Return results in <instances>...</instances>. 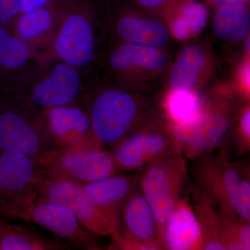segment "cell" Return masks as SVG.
<instances>
[{"instance_id": "cell-17", "label": "cell", "mask_w": 250, "mask_h": 250, "mask_svg": "<svg viewBox=\"0 0 250 250\" xmlns=\"http://www.w3.org/2000/svg\"><path fill=\"white\" fill-rule=\"evenodd\" d=\"M164 250H201V229L195 210L182 199L172 210L161 236Z\"/></svg>"}, {"instance_id": "cell-31", "label": "cell", "mask_w": 250, "mask_h": 250, "mask_svg": "<svg viewBox=\"0 0 250 250\" xmlns=\"http://www.w3.org/2000/svg\"><path fill=\"white\" fill-rule=\"evenodd\" d=\"M0 5L12 21L21 14V6L18 0H0Z\"/></svg>"}, {"instance_id": "cell-16", "label": "cell", "mask_w": 250, "mask_h": 250, "mask_svg": "<svg viewBox=\"0 0 250 250\" xmlns=\"http://www.w3.org/2000/svg\"><path fill=\"white\" fill-rule=\"evenodd\" d=\"M121 215L122 233L144 245L149 250H164L154 213L139 188L125 202Z\"/></svg>"}, {"instance_id": "cell-10", "label": "cell", "mask_w": 250, "mask_h": 250, "mask_svg": "<svg viewBox=\"0 0 250 250\" xmlns=\"http://www.w3.org/2000/svg\"><path fill=\"white\" fill-rule=\"evenodd\" d=\"M108 46L100 50L93 71L103 70L108 83L123 88H127L135 72L159 71L167 64V56L159 48L123 42H111Z\"/></svg>"}, {"instance_id": "cell-6", "label": "cell", "mask_w": 250, "mask_h": 250, "mask_svg": "<svg viewBox=\"0 0 250 250\" xmlns=\"http://www.w3.org/2000/svg\"><path fill=\"white\" fill-rule=\"evenodd\" d=\"M231 108L226 103L200 106L190 121L174 124L170 132L179 152L195 159L223 146L231 131Z\"/></svg>"}, {"instance_id": "cell-8", "label": "cell", "mask_w": 250, "mask_h": 250, "mask_svg": "<svg viewBox=\"0 0 250 250\" xmlns=\"http://www.w3.org/2000/svg\"><path fill=\"white\" fill-rule=\"evenodd\" d=\"M14 108L0 113V151L19 153L37 160L55 149L39 113L16 100Z\"/></svg>"}, {"instance_id": "cell-35", "label": "cell", "mask_w": 250, "mask_h": 250, "mask_svg": "<svg viewBox=\"0 0 250 250\" xmlns=\"http://www.w3.org/2000/svg\"><path fill=\"white\" fill-rule=\"evenodd\" d=\"M11 21H12V20L9 18V16L5 12L4 10L0 5V24H7Z\"/></svg>"}, {"instance_id": "cell-30", "label": "cell", "mask_w": 250, "mask_h": 250, "mask_svg": "<svg viewBox=\"0 0 250 250\" xmlns=\"http://www.w3.org/2000/svg\"><path fill=\"white\" fill-rule=\"evenodd\" d=\"M21 6V14L43 7L50 4L54 0H18Z\"/></svg>"}, {"instance_id": "cell-14", "label": "cell", "mask_w": 250, "mask_h": 250, "mask_svg": "<svg viewBox=\"0 0 250 250\" xmlns=\"http://www.w3.org/2000/svg\"><path fill=\"white\" fill-rule=\"evenodd\" d=\"M243 172L221 152L206 164L200 174L203 192L225 214L236 218L237 196Z\"/></svg>"}, {"instance_id": "cell-5", "label": "cell", "mask_w": 250, "mask_h": 250, "mask_svg": "<svg viewBox=\"0 0 250 250\" xmlns=\"http://www.w3.org/2000/svg\"><path fill=\"white\" fill-rule=\"evenodd\" d=\"M185 159L181 153H173L148 166L139 177L140 190L154 213L161 241L167 219L182 199L187 175Z\"/></svg>"}, {"instance_id": "cell-2", "label": "cell", "mask_w": 250, "mask_h": 250, "mask_svg": "<svg viewBox=\"0 0 250 250\" xmlns=\"http://www.w3.org/2000/svg\"><path fill=\"white\" fill-rule=\"evenodd\" d=\"M98 85L85 84L79 104L88 113L100 144L114 146L141 126L142 101L131 89L108 82Z\"/></svg>"}, {"instance_id": "cell-34", "label": "cell", "mask_w": 250, "mask_h": 250, "mask_svg": "<svg viewBox=\"0 0 250 250\" xmlns=\"http://www.w3.org/2000/svg\"><path fill=\"white\" fill-rule=\"evenodd\" d=\"M250 64L245 65L244 68L242 70V80L246 85H250Z\"/></svg>"}, {"instance_id": "cell-36", "label": "cell", "mask_w": 250, "mask_h": 250, "mask_svg": "<svg viewBox=\"0 0 250 250\" xmlns=\"http://www.w3.org/2000/svg\"><path fill=\"white\" fill-rule=\"evenodd\" d=\"M0 237H1V234H0Z\"/></svg>"}, {"instance_id": "cell-25", "label": "cell", "mask_w": 250, "mask_h": 250, "mask_svg": "<svg viewBox=\"0 0 250 250\" xmlns=\"http://www.w3.org/2000/svg\"><path fill=\"white\" fill-rule=\"evenodd\" d=\"M63 245L47 241L23 228L10 229L0 237V249L2 250H64Z\"/></svg>"}, {"instance_id": "cell-9", "label": "cell", "mask_w": 250, "mask_h": 250, "mask_svg": "<svg viewBox=\"0 0 250 250\" xmlns=\"http://www.w3.org/2000/svg\"><path fill=\"white\" fill-rule=\"evenodd\" d=\"M176 152H179L170 129L148 125L140 126L122 139L113 146L111 153L120 170L134 171L146 168Z\"/></svg>"}, {"instance_id": "cell-18", "label": "cell", "mask_w": 250, "mask_h": 250, "mask_svg": "<svg viewBox=\"0 0 250 250\" xmlns=\"http://www.w3.org/2000/svg\"><path fill=\"white\" fill-rule=\"evenodd\" d=\"M58 4H50L21 14L15 19V34L36 49L45 48L46 54L58 24Z\"/></svg>"}, {"instance_id": "cell-12", "label": "cell", "mask_w": 250, "mask_h": 250, "mask_svg": "<svg viewBox=\"0 0 250 250\" xmlns=\"http://www.w3.org/2000/svg\"><path fill=\"white\" fill-rule=\"evenodd\" d=\"M39 116L55 149L103 147L94 136L88 113L80 104L47 108Z\"/></svg>"}, {"instance_id": "cell-3", "label": "cell", "mask_w": 250, "mask_h": 250, "mask_svg": "<svg viewBox=\"0 0 250 250\" xmlns=\"http://www.w3.org/2000/svg\"><path fill=\"white\" fill-rule=\"evenodd\" d=\"M85 88L78 69L47 57L16 87V100L39 114L47 108L78 104Z\"/></svg>"}, {"instance_id": "cell-13", "label": "cell", "mask_w": 250, "mask_h": 250, "mask_svg": "<svg viewBox=\"0 0 250 250\" xmlns=\"http://www.w3.org/2000/svg\"><path fill=\"white\" fill-rule=\"evenodd\" d=\"M103 14L104 35H111V42H123L160 48L170 37L168 29L153 18L141 17L124 5L111 6Z\"/></svg>"}, {"instance_id": "cell-7", "label": "cell", "mask_w": 250, "mask_h": 250, "mask_svg": "<svg viewBox=\"0 0 250 250\" xmlns=\"http://www.w3.org/2000/svg\"><path fill=\"white\" fill-rule=\"evenodd\" d=\"M37 162L54 177L82 184L103 180L120 170L111 153L102 147L52 149L41 156Z\"/></svg>"}, {"instance_id": "cell-27", "label": "cell", "mask_w": 250, "mask_h": 250, "mask_svg": "<svg viewBox=\"0 0 250 250\" xmlns=\"http://www.w3.org/2000/svg\"><path fill=\"white\" fill-rule=\"evenodd\" d=\"M221 227L226 250H250V223L229 216L222 211Z\"/></svg>"}, {"instance_id": "cell-32", "label": "cell", "mask_w": 250, "mask_h": 250, "mask_svg": "<svg viewBox=\"0 0 250 250\" xmlns=\"http://www.w3.org/2000/svg\"><path fill=\"white\" fill-rule=\"evenodd\" d=\"M139 6L148 9H155L164 6L168 0H133Z\"/></svg>"}, {"instance_id": "cell-21", "label": "cell", "mask_w": 250, "mask_h": 250, "mask_svg": "<svg viewBox=\"0 0 250 250\" xmlns=\"http://www.w3.org/2000/svg\"><path fill=\"white\" fill-rule=\"evenodd\" d=\"M205 62V53L201 47L196 45L184 47L171 70L169 85L172 91H192Z\"/></svg>"}, {"instance_id": "cell-19", "label": "cell", "mask_w": 250, "mask_h": 250, "mask_svg": "<svg viewBox=\"0 0 250 250\" xmlns=\"http://www.w3.org/2000/svg\"><path fill=\"white\" fill-rule=\"evenodd\" d=\"M82 186L90 201L120 218L125 202L139 187V177L116 174Z\"/></svg>"}, {"instance_id": "cell-1", "label": "cell", "mask_w": 250, "mask_h": 250, "mask_svg": "<svg viewBox=\"0 0 250 250\" xmlns=\"http://www.w3.org/2000/svg\"><path fill=\"white\" fill-rule=\"evenodd\" d=\"M57 4L58 24L47 55L76 67L86 82L101 50V10L94 0H57Z\"/></svg>"}, {"instance_id": "cell-33", "label": "cell", "mask_w": 250, "mask_h": 250, "mask_svg": "<svg viewBox=\"0 0 250 250\" xmlns=\"http://www.w3.org/2000/svg\"><path fill=\"white\" fill-rule=\"evenodd\" d=\"M212 4L223 6L227 4H249L250 0H210Z\"/></svg>"}, {"instance_id": "cell-28", "label": "cell", "mask_w": 250, "mask_h": 250, "mask_svg": "<svg viewBox=\"0 0 250 250\" xmlns=\"http://www.w3.org/2000/svg\"><path fill=\"white\" fill-rule=\"evenodd\" d=\"M236 215L238 220L250 222V181L249 173L243 172L237 196Z\"/></svg>"}, {"instance_id": "cell-24", "label": "cell", "mask_w": 250, "mask_h": 250, "mask_svg": "<svg viewBox=\"0 0 250 250\" xmlns=\"http://www.w3.org/2000/svg\"><path fill=\"white\" fill-rule=\"evenodd\" d=\"M208 17L209 11L206 5L193 0L187 1L172 23V34L180 41L195 37L205 29Z\"/></svg>"}, {"instance_id": "cell-22", "label": "cell", "mask_w": 250, "mask_h": 250, "mask_svg": "<svg viewBox=\"0 0 250 250\" xmlns=\"http://www.w3.org/2000/svg\"><path fill=\"white\" fill-rule=\"evenodd\" d=\"M213 30L219 39L239 42L249 35L250 12L246 4L220 6L213 18Z\"/></svg>"}, {"instance_id": "cell-15", "label": "cell", "mask_w": 250, "mask_h": 250, "mask_svg": "<svg viewBox=\"0 0 250 250\" xmlns=\"http://www.w3.org/2000/svg\"><path fill=\"white\" fill-rule=\"evenodd\" d=\"M37 160L19 153H3L0 156V191L13 195V213L17 216L34 195V182L40 170Z\"/></svg>"}, {"instance_id": "cell-23", "label": "cell", "mask_w": 250, "mask_h": 250, "mask_svg": "<svg viewBox=\"0 0 250 250\" xmlns=\"http://www.w3.org/2000/svg\"><path fill=\"white\" fill-rule=\"evenodd\" d=\"M195 213L201 229L203 250H226L222 234V210L205 192L197 202Z\"/></svg>"}, {"instance_id": "cell-20", "label": "cell", "mask_w": 250, "mask_h": 250, "mask_svg": "<svg viewBox=\"0 0 250 250\" xmlns=\"http://www.w3.org/2000/svg\"><path fill=\"white\" fill-rule=\"evenodd\" d=\"M43 59L44 56L27 42L0 26V67L16 74L19 83L27 79Z\"/></svg>"}, {"instance_id": "cell-4", "label": "cell", "mask_w": 250, "mask_h": 250, "mask_svg": "<svg viewBox=\"0 0 250 250\" xmlns=\"http://www.w3.org/2000/svg\"><path fill=\"white\" fill-rule=\"evenodd\" d=\"M34 190L39 198L68 208L92 234L112 238L121 229V219L90 201L81 184L54 177L41 167Z\"/></svg>"}, {"instance_id": "cell-26", "label": "cell", "mask_w": 250, "mask_h": 250, "mask_svg": "<svg viewBox=\"0 0 250 250\" xmlns=\"http://www.w3.org/2000/svg\"><path fill=\"white\" fill-rule=\"evenodd\" d=\"M167 111L174 124L194 118L200 111V100L193 91H172L167 100Z\"/></svg>"}, {"instance_id": "cell-29", "label": "cell", "mask_w": 250, "mask_h": 250, "mask_svg": "<svg viewBox=\"0 0 250 250\" xmlns=\"http://www.w3.org/2000/svg\"><path fill=\"white\" fill-rule=\"evenodd\" d=\"M235 139L239 154L249 152L250 149V109L249 106L242 112L237 125Z\"/></svg>"}, {"instance_id": "cell-11", "label": "cell", "mask_w": 250, "mask_h": 250, "mask_svg": "<svg viewBox=\"0 0 250 250\" xmlns=\"http://www.w3.org/2000/svg\"><path fill=\"white\" fill-rule=\"evenodd\" d=\"M18 218L42 227L69 244L83 250H100L98 241L66 207L42 200L36 193Z\"/></svg>"}]
</instances>
